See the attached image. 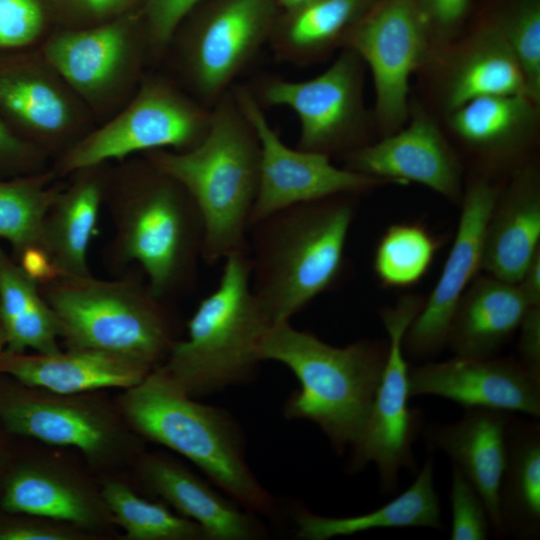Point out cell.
I'll return each mask as SVG.
<instances>
[{"mask_svg": "<svg viewBox=\"0 0 540 540\" xmlns=\"http://www.w3.org/2000/svg\"><path fill=\"white\" fill-rule=\"evenodd\" d=\"M70 91L43 58L25 50L0 53V117L43 153L44 146L68 149L81 127Z\"/></svg>", "mask_w": 540, "mask_h": 540, "instance_id": "obj_18", "label": "cell"}, {"mask_svg": "<svg viewBox=\"0 0 540 540\" xmlns=\"http://www.w3.org/2000/svg\"><path fill=\"white\" fill-rule=\"evenodd\" d=\"M387 352V340L362 339L335 347L289 321L272 325L260 347L262 361L284 364L300 383L286 401L285 416L316 424L338 455L350 448L365 425Z\"/></svg>", "mask_w": 540, "mask_h": 540, "instance_id": "obj_4", "label": "cell"}, {"mask_svg": "<svg viewBox=\"0 0 540 540\" xmlns=\"http://www.w3.org/2000/svg\"><path fill=\"white\" fill-rule=\"evenodd\" d=\"M210 118L211 108L163 79H149L116 116L66 149L54 172L71 175L153 150H189L206 135Z\"/></svg>", "mask_w": 540, "mask_h": 540, "instance_id": "obj_9", "label": "cell"}, {"mask_svg": "<svg viewBox=\"0 0 540 540\" xmlns=\"http://www.w3.org/2000/svg\"><path fill=\"white\" fill-rule=\"evenodd\" d=\"M283 8L288 12L296 10L305 4L311 2L312 0H276Z\"/></svg>", "mask_w": 540, "mask_h": 540, "instance_id": "obj_47", "label": "cell"}, {"mask_svg": "<svg viewBox=\"0 0 540 540\" xmlns=\"http://www.w3.org/2000/svg\"><path fill=\"white\" fill-rule=\"evenodd\" d=\"M509 412L467 408L455 423L431 424L424 439L431 451H442L466 477L486 505L491 527L503 537L498 493L505 466Z\"/></svg>", "mask_w": 540, "mask_h": 540, "instance_id": "obj_21", "label": "cell"}, {"mask_svg": "<svg viewBox=\"0 0 540 540\" xmlns=\"http://www.w3.org/2000/svg\"><path fill=\"white\" fill-rule=\"evenodd\" d=\"M114 267L138 264L151 293L165 301L189 289L202 259L204 223L187 190L144 156L109 175Z\"/></svg>", "mask_w": 540, "mask_h": 540, "instance_id": "obj_1", "label": "cell"}, {"mask_svg": "<svg viewBox=\"0 0 540 540\" xmlns=\"http://www.w3.org/2000/svg\"><path fill=\"white\" fill-rule=\"evenodd\" d=\"M0 324L8 352L55 353L60 325L38 281L0 247Z\"/></svg>", "mask_w": 540, "mask_h": 540, "instance_id": "obj_31", "label": "cell"}, {"mask_svg": "<svg viewBox=\"0 0 540 540\" xmlns=\"http://www.w3.org/2000/svg\"><path fill=\"white\" fill-rule=\"evenodd\" d=\"M410 396L431 395L465 409L487 408L540 417V376L515 358L455 356L409 367Z\"/></svg>", "mask_w": 540, "mask_h": 540, "instance_id": "obj_19", "label": "cell"}, {"mask_svg": "<svg viewBox=\"0 0 540 540\" xmlns=\"http://www.w3.org/2000/svg\"><path fill=\"white\" fill-rule=\"evenodd\" d=\"M524 75L528 96L540 101V4L520 0L497 23Z\"/></svg>", "mask_w": 540, "mask_h": 540, "instance_id": "obj_36", "label": "cell"}, {"mask_svg": "<svg viewBox=\"0 0 540 540\" xmlns=\"http://www.w3.org/2000/svg\"><path fill=\"white\" fill-rule=\"evenodd\" d=\"M102 496L115 526L125 540H207L196 522L173 512L165 502L139 496L131 485L113 473L99 481Z\"/></svg>", "mask_w": 540, "mask_h": 540, "instance_id": "obj_32", "label": "cell"}, {"mask_svg": "<svg viewBox=\"0 0 540 540\" xmlns=\"http://www.w3.org/2000/svg\"><path fill=\"white\" fill-rule=\"evenodd\" d=\"M203 0H145L144 10L149 44L165 49L184 19Z\"/></svg>", "mask_w": 540, "mask_h": 540, "instance_id": "obj_40", "label": "cell"}, {"mask_svg": "<svg viewBox=\"0 0 540 540\" xmlns=\"http://www.w3.org/2000/svg\"><path fill=\"white\" fill-rule=\"evenodd\" d=\"M40 288L57 316L65 348L101 350L154 369L176 341L165 301L147 284L90 273L58 275Z\"/></svg>", "mask_w": 540, "mask_h": 540, "instance_id": "obj_7", "label": "cell"}, {"mask_svg": "<svg viewBox=\"0 0 540 540\" xmlns=\"http://www.w3.org/2000/svg\"><path fill=\"white\" fill-rule=\"evenodd\" d=\"M43 0H0V53L26 50L43 34Z\"/></svg>", "mask_w": 540, "mask_h": 540, "instance_id": "obj_37", "label": "cell"}, {"mask_svg": "<svg viewBox=\"0 0 540 540\" xmlns=\"http://www.w3.org/2000/svg\"><path fill=\"white\" fill-rule=\"evenodd\" d=\"M469 286L457 306L447 344L456 356L493 357L530 306L517 284L487 275Z\"/></svg>", "mask_w": 540, "mask_h": 540, "instance_id": "obj_26", "label": "cell"}, {"mask_svg": "<svg viewBox=\"0 0 540 540\" xmlns=\"http://www.w3.org/2000/svg\"><path fill=\"white\" fill-rule=\"evenodd\" d=\"M76 19L99 24L124 15L136 0H57Z\"/></svg>", "mask_w": 540, "mask_h": 540, "instance_id": "obj_42", "label": "cell"}, {"mask_svg": "<svg viewBox=\"0 0 540 540\" xmlns=\"http://www.w3.org/2000/svg\"><path fill=\"white\" fill-rule=\"evenodd\" d=\"M142 155L178 181L195 201L204 223L205 263L215 265L233 253L248 251L260 144L231 89L211 107L208 131L196 146Z\"/></svg>", "mask_w": 540, "mask_h": 540, "instance_id": "obj_2", "label": "cell"}, {"mask_svg": "<svg viewBox=\"0 0 540 540\" xmlns=\"http://www.w3.org/2000/svg\"><path fill=\"white\" fill-rule=\"evenodd\" d=\"M427 28L419 0H381L347 35L346 47L371 71L376 118L386 135L409 117V80L427 55Z\"/></svg>", "mask_w": 540, "mask_h": 540, "instance_id": "obj_12", "label": "cell"}, {"mask_svg": "<svg viewBox=\"0 0 540 540\" xmlns=\"http://www.w3.org/2000/svg\"><path fill=\"white\" fill-rule=\"evenodd\" d=\"M217 287L203 298L160 367L191 397L244 381L261 362L262 340L273 323L250 285V259L223 261Z\"/></svg>", "mask_w": 540, "mask_h": 540, "instance_id": "obj_6", "label": "cell"}, {"mask_svg": "<svg viewBox=\"0 0 540 540\" xmlns=\"http://www.w3.org/2000/svg\"><path fill=\"white\" fill-rule=\"evenodd\" d=\"M424 302L418 296L402 297L380 317L388 336L386 362L365 425L350 446L349 472L375 464L383 493L396 491L399 472H415L413 443L422 427L421 410L409 405V366L403 349L405 333Z\"/></svg>", "mask_w": 540, "mask_h": 540, "instance_id": "obj_10", "label": "cell"}, {"mask_svg": "<svg viewBox=\"0 0 540 540\" xmlns=\"http://www.w3.org/2000/svg\"><path fill=\"white\" fill-rule=\"evenodd\" d=\"M499 193L496 186L479 179L463 194L451 250L434 289L405 333V354L431 356L448 343L457 306L481 269L484 233Z\"/></svg>", "mask_w": 540, "mask_h": 540, "instance_id": "obj_17", "label": "cell"}, {"mask_svg": "<svg viewBox=\"0 0 540 540\" xmlns=\"http://www.w3.org/2000/svg\"><path fill=\"white\" fill-rule=\"evenodd\" d=\"M513 94L528 96L521 67L497 24L480 28L449 65L445 107L450 113L475 98Z\"/></svg>", "mask_w": 540, "mask_h": 540, "instance_id": "obj_27", "label": "cell"}, {"mask_svg": "<svg viewBox=\"0 0 540 540\" xmlns=\"http://www.w3.org/2000/svg\"><path fill=\"white\" fill-rule=\"evenodd\" d=\"M231 91L260 144V178L249 227L283 208L367 190L383 180L334 166L323 153L291 148L271 127L262 105L247 87Z\"/></svg>", "mask_w": 540, "mask_h": 540, "instance_id": "obj_13", "label": "cell"}, {"mask_svg": "<svg viewBox=\"0 0 540 540\" xmlns=\"http://www.w3.org/2000/svg\"><path fill=\"white\" fill-rule=\"evenodd\" d=\"M452 540H485L491 522L484 500L458 468H452L450 490Z\"/></svg>", "mask_w": 540, "mask_h": 540, "instance_id": "obj_38", "label": "cell"}, {"mask_svg": "<svg viewBox=\"0 0 540 540\" xmlns=\"http://www.w3.org/2000/svg\"><path fill=\"white\" fill-rule=\"evenodd\" d=\"M297 522L298 536L307 540H327L383 528L442 529L433 459L426 460L414 482L403 493L374 511L342 518L303 512Z\"/></svg>", "mask_w": 540, "mask_h": 540, "instance_id": "obj_29", "label": "cell"}, {"mask_svg": "<svg viewBox=\"0 0 540 540\" xmlns=\"http://www.w3.org/2000/svg\"><path fill=\"white\" fill-rule=\"evenodd\" d=\"M276 0H217L179 39L185 80L211 108L234 85L274 30Z\"/></svg>", "mask_w": 540, "mask_h": 540, "instance_id": "obj_11", "label": "cell"}, {"mask_svg": "<svg viewBox=\"0 0 540 540\" xmlns=\"http://www.w3.org/2000/svg\"><path fill=\"white\" fill-rule=\"evenodd\" d=\"M409 116L406 128L353 149L346 168L381 180L418 183L460 203L462 172L455 152L425 110L414 106Z\"/></svg>", "mask_w": 540, "mask_h": 540, "instance_id": "obj_20", "label": "cell"}, {"mask_svg": "<svg viewBox=\"0 0 540 540\" xmlns=\"http://www.w3.org/2000/svg\"><path fill=\"white\" fill-rule=\"evenodd\" d=\"M540 179L535 167L520 170L499 193L487 222L481 269L517 284L540 250Z\"/></svg>", "mask_w": 540, "mask_h": 540, "instance_id": "obj_24", "label": "cell"}, {"mask_svg": "<svg viewBox=\"0 0 540 540\" xmlns=\"http://www.w3.org/2000/svg\"><path fill=\"white\" fill-rule=\"evenodd\" d=\"M5 346H6L5 336H4V332L0 324V354L5 350Z\"/></svg>", "mask_w": 540, "mask_h": 540, "instance_id": "obj_48", "label": "cell"}, {"mask_svg": "<svg viewBox=\"0 0 540 540\" xmlns=\"http://www.w3.org/2000/svg\"><path fill=\"white\" fill-rule=\"evenodd\" d=\"M503 537L540 536V423L512 417L498 493Z\"/></svg>", "mask_w": 540, "mask_h": 540, "instance_id": "obj_28", "label": "cell"}, {"mask_svg": "<svg viewBox=\"0 0 540 540\" xmlns=\"http://www.w3.org/2000/svg\"><path fill=\"white\" fill-rule=\"evenodd\" d=\"M435 250L434 239L423 227L417 224L392 225L377 245L375 274L385 286H410L424 276Z\"/></svg>", "mask_w": 540, "mask_h": 540, "instance_id": "obj_35", "label": "cell"}, {"mask_svg": "<svg viewBox=\"0 0 540 540\" xmlns=\"http://www.w3.org/2000/svg\"><path fill=\"white\" fill-rule=\"evenodd\" d=\"M128 425L143 440L187 458L238 504L269 513L273 497L250 470L238 425L217 407L197 402L160 366L115 398Z\"/></svg>", "mask_w": 540, "mask_h": 540, "instance_id": "obj_5", "label": "cell"}, {"mask_svg": "<svg viewBox=\"0 0 540 540\" xmlns=\"http://www.w3.org/2000/svg\"><path fill=\"white\" fill-rule=\"evenodd\" d=\"M71 524L23 512L0 509V540H95Z\"/></svg>", "mask_w": 540, "mask_h": 540, "instance_id": "obj_39", "label": "cell"}, {"mask_svg": "<svg viewBox=\"0 0 540 540\" xmlns=\"http://www.w3.org/2000/svg\"><path fill=\"white\" fill-rule=\"evenodd\" d=\"M362 64L360 57L346 47L325 71L311 79L267 80L257 100L292 110L300 126L297 148L329 156L352 145L361 128Z\"/></svg>", "mask_w": 540, "mask_h": 540, "instance_id": "obj_14", "label": "cell"}, {"mask_svg": "<svg viewBox=\"0 0 540 540\" xmlns=\"http://www.w3.org/2000/svg\"><path fill=\"white\" fill-rule=\"evenodd\" d=\"M152 370L129 358L91 348H65L55 353L4 350L0 354V373L64 394L125 390Z\"/></svg>", "mask_w": 540, "mask_h": 540, "instance_id": "obj_23", "label": "cell"}, {"mask_svg": "<svg viewBox=\"0 0 540 540\" xmlns=\"http://www.w3.org/2000/svg\"><path fill=\"white\" fill-rule=\"evenodd\" d=\"M44 153L17 135L0 117V177L43 170Z\"/></svg>", "mask_w": 540, "mask_h": 540, "instance_id": "obj_41", "label": "cell"}, {"mask_svg": "<svg viewBox=\"0 0 540 540\" xmlns=\"http://www.w3.org/2000/svg\"><path fill=\"white\" fill-rule=\"evenodd\" d=\"M518 329V360L531 373L540 376V306L527 309Z\"/></svg>", "mask_w": 540, "mask_h": 540, "instance_id": "obj_43", "label": "cell"}, {"mask_svg": "<svg viewBox=\"0 0 540 540\" xmlns=\"http://www.w3.org/2000/svg\"><path fill=\"white\" fill-rule=\"evenodd\" d=\"M427 17L441 31L449 32L463 19L469 0H419Z\"/></svg>", "mask_w": 540, "mask_h": 540, "instance_id": "obj_44", "label": "cell"}, {"mask_svg": "<svg viewBox=\"0 0 540 540\" xmlns=\"http://www.w3.org/2000/svg\"><path fill=\"white\" fill-rule=\"evenodd\" d=\"M450 125L468 146L488 157H506L532 137L538 104L524 94L472 99L450 113Z\"/></svg>", "mask_w": 540, "mask_h": 540, "instance_id": "obj_30", "label": "cell"}, {"mask_svg": "<svg viewBox=\"0 0 540 540\" xmlns=\"http://www.w3.org/2000/svg\"><path fill=\"white\" fill-rule=\"evenodd\" d=\"M361 6L362 0H312L289 11V19L279 30H273L271 44L287 61H306L335 44Z\"/></svg>", "mask_w": 540, "mask_h": 540, "instance_id": "obj_34", "label": "cell"}, {"mask_svg": "<svg viewBox=\"0 0 540 540\" xmlns=\"http://www.w3.org/2000/svg\"><path fill=\"white\" fill-rule=\"evenodd\" d=\"M18 438H15L0 428V495L3 484L14 457Z\"/></svg>", "mask_w": 540, "mask_h": 540, "instance_id": "obj_46", "label": "cell"}, {"mask_svg": "<svg viewBox=\"0 0 540 540\" xmlns=\"http://www.w3.org/2000/svg\"><path fill=\"white\" fill-rule=\"evenodd\" d=\"M105 164L72 173L44 219L42 246L59 275H88V249L105 202L109 174Z\"/></svg>", "mask_w": 540, "mask_h": 540, "instance_id": "obj_25", "label": "cell"}, {"mask_svg": "<svg viewBox=\"0 0 540 540\" xmlns=\"http://www.w3.org/2000/svg\"><path fill=\"white\" fill-rule=\"evenodd\" d=\"M347 195L292 205L250 225V285L273 325L289 321L340 276L355 214Z\"/></svg>", "mask_w": 540, "mask_h": 540, "instance_id": "obj_3", "label": "cell"}, {"mask_svg": "<svg viewBox=\"0 0 540 540\" xmlns=\"http://www.w3.org/2000/svg\"><path fill=\"white\" fill-rule=\"evenodd\" d=\"M0 428L19 439L77 449L87 465L110 474L132 467L144 440L105 391L58 393L0 373Z\"/></svg>", "mask_w": 540, "mask_h": 540, "instance_id": "obj_8", "label": "cell"}, {"mask_svg": "<svg viewBox=\"0 0 540 540\" xmlns=\"http://www.w3.org/2000/svg\"><path fill=\"white\" fill-rule=\"evenodd\" d=\"M145 490L196 522L207 540H250L263 531L254 518L176 459L144 451L132 467Z\"/></svg>", "mask_w": 540, "mask_h": 540, "instance_id": "obj_22", "label": "cell"}, {"mask_svg": "<svg viewBox=\"0 0 540 540\" xmlns=\"http://www.w3.org/2000/svg\"><path fill=\"white\" fill-rule=\"evenodd\" d=\"M0 509L62 521L98 539L116 527L99 483L67 459L27 446L19 438Z\"/></svg>", "mask_w": 540, "mask_h": 540, "instance_id": "obj_15", "label": "cell"}, {"mask_svg": "<svg viewBox=\"0 0 540 540\" xmlns=\"http://www.w3.org/2000/svg\"><path fill=\"white\" fill-rule=\"evenodd\" d=\"M54 171L0 177V238L19 256L30 248H42L44 219L62 185ZM45 251V250H44Z\"/></svg>", "mask_w": 540, "mask_h": 540, "instance_id": "obj_33", "label": "cell"}, {"mask_svg": "<svg viewBox=\"0 0 540 540\" xmlns=\"http://www.w3.org/2000/svg\"><path fill=\"white\" fill-rule=\"evenodd\" d=\"M142 43L135 21L122 15L82 29L52 35L42 58L78 96L105 104L134 79Z\"/></svg>", "mask_w": 540, "mask_h": 540, "instance_id": "obj_16", "label": "cell"}, {"mask_svg": "<svg viewBox=\"0 0 540 540\" xmlns=\"http://www.w3.org/2000/svg\"><path fill=\"white\" fill-rule=\"evenodd\" d=\"M517 285L530 307L540 306V250L532 258Z\"/></svg>", "mask_w": 540, "mask_h": 540, "instance_id": "obj_45", "label": "cell"}]
</instances>
